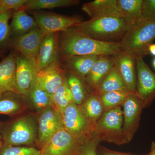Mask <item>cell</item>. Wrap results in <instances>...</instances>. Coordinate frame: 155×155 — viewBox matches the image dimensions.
<instances>
[{"label":"cell","instance_id":"cell-40","mask_svg":"<svg viewBox=\"0 0 155 155\" xmlns=\"http://www.w3.org/2000/svg\"><path fill=\"white\" fill-rule=\"evenodd\" d=\"M153 66L154 69H155V58H154L153 61Z\"/></svg>","mask_w":155,"mask_h":155},{"label":"cell","instance_id":"cell-42","mask_svg":"<svg viewBox=\"0 0 155 155\" xmlns=\"http://www.w3.org/2000/svg\"><path fill=\"white\" fill-rule=\"evenodd\" d=\"M3 93V92H2ZM2 93V92H1V91H0V94Z\"/></svg>","mask_w":155,"mask_h":155},{"label":"cell","instance_id":"cell-35","mask_svg":"<svg viewBox=\"0 0 155 155\" xmlns=\"http://www.w3.org/2000/svg\"><path fill=\"white\" fill-rule=\"evenodd\" d=\"M100 141L92 138L81 145L76 155H98L97 149Z\"/></svg>","mask_w":155,"mask_h":155},{"label":"cell","instance_id":"cell-28","mask_svg":"<svg viewBox=\"0 0 155 155\" xmlns=\"http://www.w3.org/2000/svg\"><path fill=\"white\" fill-rule=\"evenodd\" d=\"M67 79L73 102L80 106L90 92L84 83L72 73L68 72Z\"/></svg>","mask_w":155,"mask_h":155},{"label":"cell","instance_id":"cell-14","mask_svg":"<svg viewBox=\"0 0 155 155\" xmlns=\"http://www.w3.org/2000/svg\"><path fill=\"white\" fill-rule=\"evenodd\" d=\"M38 72L35 63L22 55H17L16 61V84L19 94L28 92Z\"/></svg>","mask_w":155,"mask_h":155},{"label":"cell","instance_id":"cell-32","mask_svg":"<svg viewBox=\"0 0 155 155\" xmlns=\"http://www.w3.org/2000/svg\"><path fill=\"white\" fill-rule=\"evenodd\" d=\"M0 155H41L40 150L32 147L13 146L3 144Z\"/></svg>","mask_w":155,"mask_h":155},{"label":"cell","instance_id":"cell-27","mask_svg":"<svg viewBox=\"0 0 155 155\" xmlns=\"http://www.w3.org/2000/svg\"><path fill=\"white\" fill-rule=\"evenodd\" d=\"M79 3L78 0H28L20 9L25 11L54 9L75 6Z\"/></svg>","mask_w":155,"mask_h":155},{"label":"cell","instance_id":"cell-31","mask_svg":"<svg viewBox=\"0 0 155 155\" xmlns=\"http://www.w3.org/2000/svg\"><path fill=\"white\" fill-rule=\"evenodd\" d=\"M13 11H7L0 15V49L8 46L11 37L9 21Z\"/></svg>","mask_w":155,"mask_h":155},{"label":"cell","instance_id":"cell-5","mask_svg":"<svg viewBox=\"0 0 155 155\" xmlns=\"http://www.w3.org/2000/svg\"><path fill=\"white\" fill-rule=\"evenodd\" d=\"M121 107L105 111L94 126L92 138L117 145L126 144Z\"/></svg>","mask_w":155,"mask_h":155},{"label":"cell","instance_id":"cell-13","mask_svg":"<svg viewBox=\"0 0 155 155\" xmlns=\"http://www.w3.org/2000/svg\"><path fill=\"white\" fill-rule=\"evenodd\" d=\"M67 78L66 71L61 62H54L38 72L35 81L41 87L52 95Z\"/></svg>","mask_w":155,"mask_h":155},{"label":"cell","instance_id":"cell-38","mask_svg":"<svg viewBox=\"0 0 155 155\" xmlns=\"http://www.w3.org/2000/svg\"><path fill=\"white\" fill-rule=\"evenodd\" d=\"M148 155H155V142L153 141L151 144L150 151Z\"/></svg>","mask_w":155,"mask_h":155},{"label":"cell","instance_id":"cell-26","mask_svg":"<svg viewBox=\"0 0 155 155\" xmlns=\"http://www.w3.org/2000/svg\"><path fill=\"white\" fill-rule=\"evenodd\" d=\"M23 96L11 91L0 94V114L14 116L24 110Z\"/></svg>","mask_w":155,"mask_h":155},{"label":"cell","instance_id":"cell-10","mask_svg":"<svg viewBox=\"0 0 155 155\" xmlns=\"http://www.w3.org/2000/svg\"><path fill=\"white\" fill-rule=\"evenodd\" d=\"M81 145L63 127L41 149V155H76Z\"/></svg>","mask_w":155,"mask_h":155},{"label":"cell","instance_id":"cell-17","mask_svg":"<svg viewBox=\"0 0 155 155\" xmlns=\"http://www.w3.org/2000/svg\"><path fill=\"white\" fill-rule=\"evenodd\" d=\"M114 65V57L100 56L85 78V85L90 92L96 91L102 81Z\"/></svg>","mask_w":155,"mask_h":155},{"label":"cell","instance_id":"cell-21","mask_svg":"<svg viewBox=\"0 0 155 155\" xmlns=\"http://www.w3.org/2000/svg\"><path fill=\"white\" fill-rule=\"evenodd\" d=\"M143 0H117V7L121 17L130 28L141 22Z\"/></svg>","mask_w":155,"mask_h":155},{"label":"cell","instance_id":"cell-30","mask_svg":"<svg viewBox=\"0 0 155 155\" xmlns=\"http://www.w3.org/2000/svg\"><path fill=\"white\" fill-rule=\"evenodd\" d=\"M132 92L115 91L106 93L100 95L105 111L122 107L127 97Z\"/></svg>","mask_w":155,"mask_h":155},{"label":"cell","instance_id":"cell-24","mask_svg":"<svg viewBox=\"0 0 155 155\" xmlns=\"http://www.w3.org/2000/svg\"><path fill=\"white\" fill-rule=\"evenodd\" d=\"M23 97L29 105L38 113L50 106H53L51 96L35 81L28 92Z\"/></svg>","mask_w":155,"mask_h":155},{"label":"cell","instance_id":"cell-4","mask_svg":"<svg viewBox=\"0 0 155 155\" xmlns=\"http://www.w3.org/2000/svg\"><path fill=\"white\" fill-rule=\"evenodd\" d=\"M3 144L13 146H31L36 142L38 124L34 116L19 117L2 127Z\"/></svg>","mask_w":155,"mask_h":155},{"label":"cell","instance_id":"cell-37","mask_svg":"<svg viewBox=\"0 0 155 155\" xmlns=\"http://www.w3.org/2000/svg\"><path fill=\"white\" fill-rule=\"evenodd\" d=\"M149 53L155 57V44H152L150 46L148 49Z\"/></svg>","mask_w":155,"mask_h":155},{"label":"cell","instance_id":"cell-22","mask_svg":"<svg viewBox=\"0 0 155 155\" xmlns=\"http://www.w3.org/2000/svg\"><path fill=\"white\" fill-rule=\"evenodd\" d=\"M79 106L84 116L94 126L105 112L100 95L96 91L90 92Z\"/></svg>","mask_w":155,"mask_h":155},{"label":"cell","instance_id":"cell-8","mask_svg":"<svg viewBox=\"0 0 155 155\" xmlns=\"http://www.w3.org/2000/svg\"><path fill=\"white\" fill-rule=\"evenodd\" d=\"M34 18L45 35L67 31L82 22L77 16H65L48 12L33 13Z\"/></svg>","mask_w":155,"mask_h":155},{"label":"cell","instance_id":"cell-3","mask_svg":"<svg viewBox=\"0 0 155 155\" xmlns=\"http://www.w3.org/2000/svg\"><path fill=\"white\" fill-rule=\"evenodd\" d=\"M155 39V22H141L130 28L119 42L122 51L136 59L149 54L148 49Z\"/></svg>","mask_w":155,"mask_h":155},{"label":"cell","instance_id":"cell-41","mask_svg":"<svg viewBox=\"0 0 155 155\" xmlns=\"http://www.w3.org/2000/svg\"><path fill=\"white\" fill-rule=\"evenodd\" d=\"M2 126L1 125V123H0V132H1V130H2Z\"/></svg>","mask_w":155,"mask_h":155},{"label":"cell","instance_id":"cell-36","mask_svg":"<svg viewBox=\"0 0 155 155\" xmlns=\"http://www.w3.org/2000/svg\"><path fill=\"white\" fill-rule=\"evenodd\" d=\"M98 155H148V153L145 154H136L130 153H122L115 151L107 148L102 146H98L97 149Z\"/></svg>","mask_w":155,"mask_h":155},{"label":"cell","instance_id":"cell-23","mask_svg":"<svg viewBox=\"0 0 155 155\" xmlns=\"http://www.w3.org/2000/svg\"><path fill=\"white\" fill-rule=\"evenodd\" d=\"M10 26L11 37L22 35L38 27L34 18L21 9L13 12Z\"/></svg>","mask_w":155,"mask_h":155},{"label":"cell","instance_id":"cell-34","mask_svg":"<svg viewBox=\"0 0 155 155\" xmlns=\"http://www.w3.org/2000/svg\"><path fill=\"white\" fill-rule=\"evenodd\" d=\"M28 0H0V15L10 11H16L24 5Z\"/></svg>","mask_w":155,"mask_h":155},{"label":"cell","instance_id":"cell-11","mask_svg":"<svg viewBox=\"0 0 155 155\" xmlns=\"http://www.w3.org/2000/svg\"><path fill=\"white\" fill-rule=\"evenodd\" d=\"M45 36L41 28L36 27L22 35L11 37L8 47L36 64L39 49Z\"/></svg>","mask_w":155,"mask_h":155},{"label":"cell","instance_id":"cell-9","mask_svg":"<svg viewBox=\"0 0 155 155\" xmlns=\"http://www.w3.org/2000/svg\"><path fill=\"white\" fill-rule=\"evenodd\" d=\"M38 122L36 143L41 149L54 134L64 127L62 114L53 106L39 112Z\"/></svg>","mask_w":155,"mask_h":155},{"label":"cell","instance_id":"cell-18","mask_svg":"<svg viewBox=\"0 0 155 155\" xmlns=\"http://www.w3.org/2000/svg\"><path fill=\"white\" fill-rule=\"evenodd\" d=\"M18 55L11 52L0 62V91L19 93L16 84V61Z\"/></svg>","mask_w":155,"mask_h":155},{"label":"cell","instance_id":"cell-1","mask_svg":"<svg viewBox=\"0 0 155 155\" xmlns=\"http://www.w3.org/2000/svg\"><path fill=\"white\" fill-rule=\"evenodd\" d=\"M60 33L59 51L61 60L73 56L89 55L115 57L122 52L120 43L96 40L80 33L73 27Z\"/></svg>","mask_w":155,"mask_h":155},{"label":"cell","instance_id":"cell-39","mask_svg":"<svg viewBox=\"0 0 155 155\" xmlns=\"http://www.w3.org/2000/svg\"><path fill=\"white\" fill-rule=\"evenodd\" d=\"M3 142L2 139V138H0V152H1V150L3 146Z\"/></svg>","mask_w":155,"mask_h":155},{"label":"cell","instance_id":"cell-25","mask_svg":"<svg viewBox=\"0 0 155 155\" xmlns=\"http://www.w3.org/2000/svg\"><path fill=\"white\" fill-rule=\"evenodd\" d=\"M115 91L131 92L127 88L119 69L115 65L102 81L96 92L101 95L106 93Z\"/></svg>","mask_w":155,"mask_h":155},{"label":"cell","instance_id":"cell-19","mask_svg":"<svg viewBox=\"0 0 155 155\" xmlns=\"http://www.w3.org/2000/svg\"><path fill=\"white\" fill-rule=\"evenodd\" d=\"M115 65L119 69L127 88L130 91L136 93V59L127 53H120L114 57Z\"/></svg>","mask_w":155,"mask_h":155},{"label":"cell","instance_id":"cell-2","mask_svg":"<svg viewBox=\"0 0 155 155\" xmlns=\"http://www.w3.org/2000/svg\"><path fill=\"white\" fill-rule=\"evenodd\" d=\"M74 28L88 37L105 42H119L130 29L121 17H106L82 21Z\"/></svg>","mask_w":155,"mask_h":155},{"label":"cell","instance_id":"cell-12","mask_svg":"<svg viewBox=\"0 0 155 155\" xmlns=\"http://www.w3.org/2000/svg\"><path fill=\"white\" fill-rule=\"evenodd\" d=\"M136 93L143 103V108L149 107L155 99V73L143 58H136Z\"/></svg>","mask_w":155,"mask_h":155},{"label":"cell","instance_id":"cell-20","mask_svg":"<svg viewBox=\"0 0 155 155\" xmlns=\"http://www.w3.org/2000/svg\"><path fill=\"white\" fill-rule=\"evenodd\" d=\"M82 10L90 19L106 17H121L117 7V0H95L85 3Z\"/></svg>","mask_w":155,"mask_h":155},{"label":"cell","instance_id":"cell-29","mask_svg":"<svg viewBox=\"0 0 155 155\" xmlns=\"http://www.w3.org/2000/svg\"><path fill=\"white\" fill-rule=\"evenodd\" d=\"M52 100L53 107L61 114L69 104L73 102L67 78L63 84L59 87L52 95Z\"/></svg>","mask_w":155,"mask_h":155},{"label":"cell","instance_id":"cell-15","mask_svg":"<svg viewBox=\"0 0 155 155\" xmlns=\"http://www.w3.org/2000/svg\"><path fill=\"white\" fill-rule=\"evenodd\" d=\"M58 33L51 34L45 36L39 49L36 64L38 71L45 69L59 59Z\"/></svg>","mask_w":155,"mask_h":155},{"label":"cell","instance_id":"cell-33","mask_svg":"<svg viewBox=\"0 0 155 155\" xmlns=\"http://www.w3.org/2000/svg\"><path fill=\"white\" fill-rule=\"evenodd\" d=\"M141 11L143 20L155 22V0H143Z\"/></svg>","mask_w":155,"mask_h":155},{"label":"cell","instance_id":"cell-43","mask_svg":"<svg viewBox=\"0 0 155 155\" xmlns=\"http://www.w3.org/2000/svg\"><path fill=\"white\" fill-rule=\"evenodd\" d=\"M0 54H1V53H0Z\"/></svg>","mask_w":155,"mask_h":155},{"label":"cell","instance_id":"cell-16","mask_svg":"<svg viewBox=\"0 0 155 155\" xmlns=\"http://www.w3.org/2000/svg\"><path fill=\"white\" fill-rule=\"evenodd\" d=\"M99 57L95 55L73 56L61 59V64L65 71L76 75L85 85V78Z\"/></svg>","mask_w":155,"mask_h":155},{"label":"cell","instance_id":"cell-7","mask_svg":"<svg viewBox=\"0 0 155 155\" xmlns=\"http://www.w3.org/2000/svg\"><path fill=\"white\" fill-rule=\"evenodd\" d=\"M123 130L126 144L133 139L138 129L143 103L137 93H130L122 104Z\"/></svg>","mask_w":155,"mask_h":155},{"label":"cell","instance_id":"cell-6","mask_svg":"<svg viewBox=\"0 0 155 155\" xmlns=\"http://www.w3.org/2000/svg\"><path fill=\"white\" fill-rule=\"evenodd\" d=\"M62 114L64 129L81 144L92 138L94 126L84 116L79 106L71 103Z\"/></svg>","mask_w":155,"mask_h":155}]
</instances>
